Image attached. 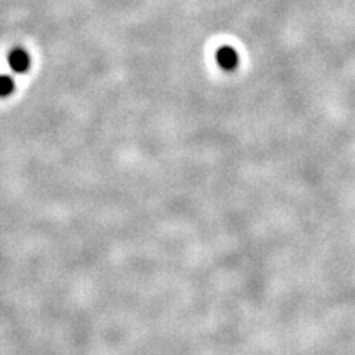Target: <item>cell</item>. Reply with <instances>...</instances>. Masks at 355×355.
<instances>
[{"instance_id":"obj_2","label":"cell","mask_w":355,"mask_h":355,"mask_svg":"<svg viewBox=\"0 0 355 355\" xmlns=\"http://www.w3.org/2000/svg\"><path fill=\"white\" fill-rule=\"evenodd\" d=\"M15 91V82L12 77L0 76V98H8Z\"/></svg>"},{"instance_id":"obj_1","label":"cell","mask_w":355,"mask_h":355,"mask_svg":"<svg viewBox=\"0 0 355 355\" xmlns=\"http://www.w3.org/2000/svg\"><path fill=\"white\" fill-rule=\"evenodd\" d=\"M9 67L12 69V71L22 74V73H27L30 65H31V60H30V55L24 51V49H14L12 52L9 53Z\"/></svg>"}]
</instances>
